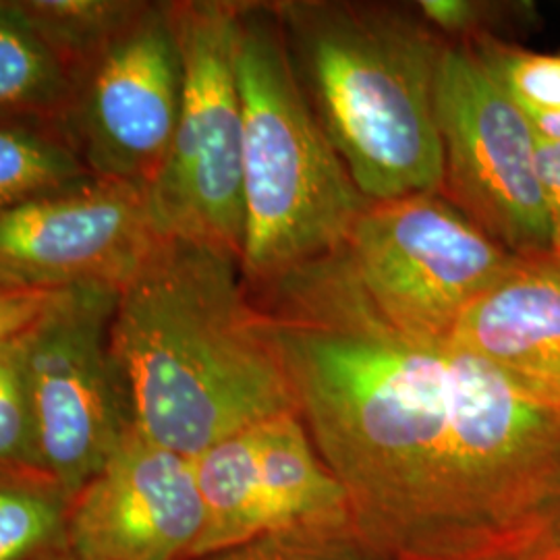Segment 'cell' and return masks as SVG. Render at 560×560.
<instances>
[{
  "label": "cell",
  "instance_id": "6da1fadb",
  "mask_svg": "<svg viewBox=\"0 0 560 560\" xmlns=\"http://www.w3.org/2000/svg\"><path fill=\"white\" fill-rule=\"evenodd\" d=\"M298 413L388 560L520 555L560 506V407L457 345L400 332L342 252L249 295Z\"/></svg>",
  "mask_w": 560,
  "mask_h": 560
},
{
  "label": "cell",
  "instance_id": "7a4b0ae2",
  "mask_svg": "<svg viewBox=\"0 0 560 560\" xmlns=\"http://www.w3.org/2000/svg\"><path fill=\"white\" fill-rule=\"evenodd\" d=\"M110 335L138 432L187 459L298 411L270 320L224 249L161 237L120 287Z\"/></svg>",
  "mask_w": 560,
  "mask_h": 560
},
{
  "label": "cell",
  "instance_id": "3957f363",
  "mask_svg": "<svg viewBox=\"0 0 560 560\" xmlns=\"http://www.w3.org/2000/svg\"><path fill=\"white\" fill-rule=\"evenodd\" d=\"M272 7L303 92L363 198L442 194L441 34L388 4Z\"/></svg>",
  "mask_w": 560,
  "mask_h": 560
},
{
  "label": "cell",
  "instance_id": "277c9868",
  "mask_svg": "<svg viewBox=\"0 0 560 560\" xmlns=\"http://www.w3.org/2000/svg\"><path fill=\"white\" fill-rule=\"evenodd\" d=\"M237 85L247 293L340 249L370 206L307 101L272 2H241Z\"/></svg>",
  "mask_w": 560,
  "mask_h": 560
},
{
  "label": "cell",
  "instance_id": "5b68a950",
  "mask_svg": "<svg viewBox=\"0 0 560 560\" xmlns=\"http://www.w3.org/2000/svg\"><path fill=\"white\" fill-rule=\"evenodd\" d=\"M240 7L235 0L168 2L180 57L179 120L148 201L161 237L206 243L241 260Z\"/></svg>",
  "mask_w": 560,
  "mask_h": 560
},
{
  "label": "cell",
  "instance_id": "8992f818",
  "mask_svg": "<svg viewBox=\"0 0 560 560\" xmlns=\"http://www.w3.org/2000/svg\"><path fill=\"white\" fill-rule=\"evenodd\" d=\"M119 289L60 291L20 339L21 374L46 474L73 499L138 430L113 349Z\"/></svg>",
  "mask_w": 560,
  "mask_h": 560
},
{
  "label": "cell",
  "instance_id": "52a82bcc",
  "mask_svg": "<svg viewBox=\"0 0 560 560\" xmlns=\"http://www.w3.org/2000/svg\"><path fill=\"white\" fill-rule=\"evenodd\" d=\"M340 252L386 320L436 342L521 260L442 194L370 201Z\"/></svg>",
  "mask_w": 560,
  "mask_h": 560
},
{
  "label": "cell",
  "instance_id": "ba28073f",
  "mask_svg": "<svg viewBox=\"0 0 560 560\" xmlns=\"http://www.w3.org/2000/svg\"><path fill=\"white\" fill-rule=\"evenodd\" d=\"M442 196L523 260H552L538 136L469 44H446L436 81Z\"/></svg>",
  "mask_w": 560,
  "mask_h": 560
},
{
  "label": "cell",
  "instance_id": "9c48e42d",
  "mask_svg": "<svg viewBox=\"0 0 560 560\" xmlns=\"http://www.w3.org/2000/svg\"><path fill=\"white\" fill-rule=\"evenodd\" d=\"M180 57L168 2H148L75 85L62 129L90 175L150 191L177 129Z\"/></svg>",
  "mask_w": 560,
  "mask_h": 560
},
{
  "label": "cell",
  "instance_id": "30bf717a",
  "mask_svg": "<svg viewBox=\"0 0 560 560\" xmlns=\"http://www.w3.org/2000/svg\"><path fill=\"white\" fill-rule=\"evenodd\" d=\"M159 240L145 191L90 177L0 210V284L42 293L120 289Z\"/></svg>",
  "mask_w": 560,
  "mask_h": 560
},
{
  "label": "cell",
  "instance_id": "8fae6325",
  "mask_svg": "<svg viewBox=\"0 0 560 560\" xmlns=\"http://www.w3.org/2000/svg\"><path fill=\"white\" fill-rule=\"evenodd\" d=\"M201 529L194 459L136 430L71 499L67 538L81 560H187Z\"/></svg>",
  "mask_w": 560,
  "mask_h": 560
},
{
  "label": "cell",
  "instance_id": "7c38bea8",
  "mask_svg": "<svg viewBox=\"0 0 560 560\" xmlns=\"http://www.w3.org/2000/svg\"><path fill=\"white\" fill-rule=\"evenodd\" d=\"M451 342L560 407V264L521 258L469 305Z\"/></svg>",
  "mask_w": 560,
  "mask_h": 560
},
{
  "label": "cell",
  "instance_id": "4fadbf2b",
  "mask_svg": "<svg viewBox=\"0 0 560 560\" xmlns=\"http://www.w3.org/2000/svg\"><path fill=\"white\" fill-rule=\"evenodd\" d=\"M252 441L268 529L349 517L345 488L322 459L298 411L252 425Z\"/></svg>",
  "mask_w": 560,
  "mask_h": 560
},
{
  "label": "cell",
  "instance_id": "5bb4252c",
  "mask_svg": "<svg viewBox=\"0 0 560 560\" xmlns=\"http://www.w3.org/2000/svg\"><path fill=\"white\" fill-rule=\"evenodd\" d=\"M73 94L65 65L20 2L0 0V120L62 122Z\"/></svg>",
  "mask_w": 560,
  "mask_h": 560
},
{
  "label": "cell",
  "instance_id": "9a60e30c",
  "mask_svg": "<svg viewBox=\"0 0 560 560\" xmlns=\"http://www.w3.org/2000/svg\"><path fill=\"white\" fill-rule=\"evenodd\" d=\"M65 65L73 88L140 20L143 0H18Z\"/></svg>",
  "mask_w": 560,
  "mask_h": 560
},
{
  "label": "cell",
  "instance_id": "2e32d148",
  "mask_svg": "<svg viewBox=\"0 0 560 560\" xmlns=\"http://www.w3.org/2000/svg\"><path fill=\"white\" fill-rule=\"evenodd\" d=\"M90 177L60 122L0 120V210Z\"/></svg>",
  "mask_w": 560,
  "mask_h": 560
},
{
  "label": "cell",
  "instance_id": "e0dca14e",
  "mask_svg": "<svg viewBox=\"0 0 560 560\" xmlns=\"http://www.w3.org/2000/svg\"><path fill=\"white\" fill-rule=\"evenodd\" d=\"M71 497L40 474H0V560H48L69 548Z\"/></svg>",
  "mask_w": 560,
  "mask_h": 560
},
{
  "label": "cell",
  "instance_id": "ac0fdd59",
  "mask_svg": "<svg viewBox=\"0 0 560 560\" xmlns=\"http://www.w3.org/2000/svg\"><path fill=\"white\" fill-rule=\"evenodd\" d=\"M189 560H388L361 538L351 517L291 523Z\"/></svg>",
  "mask_w": 560,
  "mask_h": 560
},
{
  "label": "cell",
  "instance_id": "d6986e66",
  "mask_svg": "<svg viewBox=\"0 0 560 560\" xmlns=\"http://www.w3.org/2000/svg\"><path fill=\"white\" fill-rule=\"evenodd\" d=\"M469 46L527 117L560 115V55L525 50L497 36Z\"/></svg>",
  "mask_w": 560,
  "mask_h": 560
},
{
  "label": "cell",
  "instance_id": "ffe728a7",
  "mask_svg": "<svg viewBox=\"0 0 560 560\" xmlns=\"http://www.w3.org/2000/svg\"><path fill=\"white\" fill-rule=\"evenodd\" d=\"M0 474L48 476L21 374L20 339L0 349Z\"/></svg>",
  "mask_w": 560,
  "mask_h": 560
},
{
  "label": "cell",
  "instance_id": "44dd1931",
  "mask_svg": "<svg viewBox=\"0 0 560 560\" xmlns=\"http://www.w3.org/2000/svg\"><path fill=\"white\" fill-rule=\"evenodd\" d=\"M59 293L21 291L0 284V349L21 339L40 320Z\"/></svg>",
  "mask_w": 560,
  "mask_h": 560
},
{
  "label": "cell",
  "instance_id": "7402d4cb",
  "mask_svg": "<svg viewBox=\"0 0 560 560\" xmlns=\"http://www.w3.org/2000/svg\"><path fill=\"white\" fill-rule=\"evenodd\" d=\"M538 136V133H536ZM538 173L550 222L552 260L560 264V141L538 136Z\"/></svg>",
  "mask_w": 560,
  "mask_h": 560
},
{
  "label": "cell",
  "instance_id": "603a6c76",
  "mask_svg": "<svg viewBox=\"0 0 560 560\" xmlns=\"http://www.w3.org/2000/svg\"><path fill=\"white\" fill-rule=\"evenodd\" d=\"M517 557L521 560H560V506Z\"/></svg>",
  "mask_w": 560,
  "mask_h": 560
},
{
  "label": "cell",
  "instance_id": "cb8c5ba5",
  "mask_svg": "<svg viewBox=\"0 0 560 560\" xmlns=\"http://www.w3.org/2000/svg\"><path fill=\"white\" fill-rule=\"evenodd\" d=\"M536 133L546 140L560 141V115H544V117H529Z\"/></svg>",
  "mask_w": 560,
  "mask_h": 560
},
{
  "label": "cell",
  "instance_id": "d4e9b609",
  "mask_svg": "<svg viewBox=\"0 0 560 560\" xmlns=\"http://www.w3.org/2000/svg\"><path fill=\"white\" fill-rule=\"evenodd\" d=\"M48 560H81V559H78V557H75V555H73V552H71V550H69V548H65V550H62V552H59V555H55V557H50V559Z\"/></svg>",
  "mask_w": 560,
  "mask_h": 560
},
{
  "label": "cell",
  "instance_id": "484cf974",
  "mask_svg": "<svg viewBox=\"0 0 560 560\" xmlns=\"http://www.w3.org/2000/svg\"><path fill=\"white\" fill-rule=\"evenodd\" d=\"M480 560H521L517 555H499V557H490V559Z\"/></svg>",
  "mask_w": 560,
  "mask_h": 560
}]
</instances>
